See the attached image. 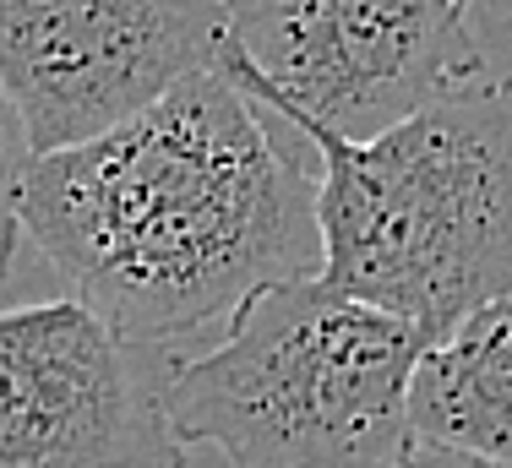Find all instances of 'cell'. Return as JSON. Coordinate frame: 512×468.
Segmentation results:
<instances>
[{
  "label": "cell",
  "mask_w": 512,
  "mask_h": 468,
  "mask_svg": "<svg viewBox=\"0 0 512 468\" xmlns=\"http://www.w3.org/2000/svg\"><path fill=\"white\" fill-rule=\"evenodd\" d=\"M0 468H186L164 387L77 300L0 311Z\"/></svg>",
  "instance_id": "cell-6"
},
{
  "label": "cell",
  "mask_w": 512,
  "mask_h": 468,
  "mask_svg": "<svg viewBox=\"0 0 512 468\" xmlns=\"http://www.w3.org/2000/svg\"><path fill=\"white\" fill-rule=\"evenodd\" d=\"M420 354L393 316L316 278L278 283L164 376V420L180 447L202 441L229 468H409Z\"/></svg>",
  "instance_id": "cell-3"
},
{
  "label": "cell",
  "mask_w": 512,
  "mask_h": 468,
  "mask_svg": "<svg viewBox=\"0 0 512 468\" xmlns=\"http://www.w3.org/2000/svg\"><path fill=\"white\" fill-rule=\"evenodd\" d=\"M414 441L474 468H512V289L425 343L409 381Z\"/></svg>",
  "instance_id": "cell-7"
},
{
  "label": "cell",
  "mask_w": 512,
  "mask_h": 468,
  "mask_svg": "<svg viewBox=\"0 0 512 468\" xmlns=\"http://www.w3.org/2000/svg\"><path fill=\"white\" fill-rule=\"evenodd\" d=\"M218 44L213 0H0V93L44 158L213 71Z\"/></svg>",
  "instance_id": "cell-5"
},
{
  "label": "cell",
  "mask_w": 512,
  "mask_h": 468,
  "mask_svg": "<svg viewBox=\"0 0 512 468\" xmlns=\"http://www.w3.org/2000/svg\"><path fill=\"white\" fill-rule=\"evenodd\" d=\"M213 66L278 115L344 142H376L425 104L469 88L485 55L458 0H218Z\"/></svg>",
  "instance_id": "cell-4"
},
{
  "label": "cell",
  "mask_w": 512,
  "mask_h": 468,
  "mask_svg": "<svg viewBox=\"0 0 512 468\" xmlns=\"http://www.w3.org/2000/svg\"><path fill=\"white\" fill-rule=\"evenodd\" d=\"M300 137L322 164L316 283L420 343L512 289V71L436 98L376 142L311 126Z\"/></svg>",
  "instance_id": "cell-2"
},
{
  "label": "cell",
  "mask_w": 512,
  "mask_h": 468,
  "mask_svg": "<svg viewBox=\"0 0 512 468\" xmlns=\"http://www.w3.org/2000/svg\"><path fill=\"white\" fill-rule=\"evenodd\" d=\"M409 468H474V463H458V458H447V452H431V447H414Z\"/></svg>",
  "instance_id": "cell-9"
},
{
  "label": "cell",
  "mask_w": 512,
  "mask_h": 468,
  "mask_svg": "<svg viewBox=\"0 0 512 468\" xmlns=\"http://www.w3.org/2000/svg\"><path fill=\"white\" fill-rule=\"evenodd\" d=\"M458 6H463V11H469V6H480V0H458Z\"/></svg>",
  "instance_id": "cell-10"
},
{
  "label": "cell",
  "mask_w": 512,
  "mask_h": 468,
  "mask_svg": "<svg viewBox=\"0 0 512 468\" xmlns=\"http://www.w3.org/2000/svg\"><path fill=\"white\" fill-rule=\"evenodd\" d=\"M17 218L71 300L131 349L229 327L262 289L322 273L316 180L218 66L33 158Z\"/></svg>",
  "instance_id": "cell-1"
},
{
  "label": "cell",
  "mask_w": 512,
  "mask_h": 468,
  "mask_svg": "<svg viewBox=\"0 0 512 468\" xmlns=\"http://www.w3.org/2000/svg\"><path fill=\"white\" fill-rule=\"evenodd\" d=\"M28 164H33V147H28V131H22L11 98L0 93V283L11 273V256H17V240H22V180H28Z\"/></svg>",
  "instance_id": "cell-8"
}]
</instances>
